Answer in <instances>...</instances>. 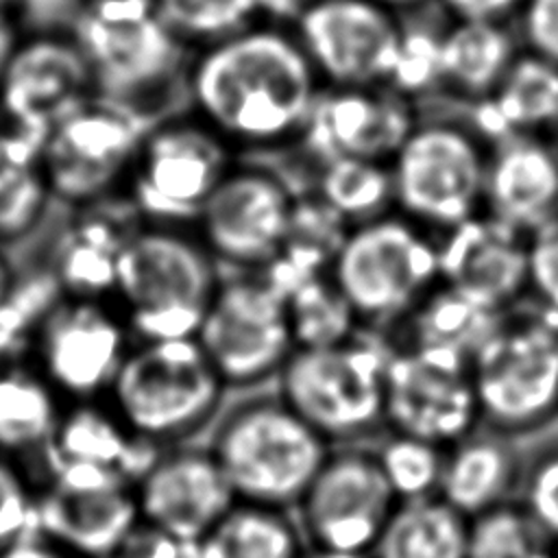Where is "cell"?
I'll use <instances>...</instances> for the list:
<instances>
[{
  "label": "cell",
  "instance_id": "ac0fdd59",
  "mask_svg": "<svg viewBox=\"0 0 558 558\" xmlns=\"http://www.w3.org/2000/svg\"><path fill=\"white\" fill-rule=\"evenodd\" d=\"M92 94V72L72 31H22L0 72V120L44 140Z\"/></svg>",
  "mask_w": 558,
  "mask_h": 558
},
{
  "label": "cell",
  "instance_id": "f546056e",
  "mask_svg": "<svg viewBox=\"0 0 558 558\" xmlns=\"http://www.w3.org/2000/svg\"><path fill=\"white\" fill-rule=\"evenodd\" d=\"M65 399L31 362L0 366V453L20 460L39 458L48 447Z\"/></svg>",
  "mask_w": 558,
  "mask_h": 558
},
{
  "label": "cell",
  "instance_id": "f6af8a7d",
  "mask_svg": "<svg viewBox=\"0 0 558 558\" xmlns=\"http://www.w3.org/2000/svg\"><path fill=\"white\" fill-rule=\"evenodd\" d=\"M85 0H20L22 31H70Z\"/></svg>",
  "mask_w": 558,
  "mask_h": 558
},
{
  "label": "cell",
  "instance_id": "277c9868",
  "mask_svg": "<svg viewBox=\"0 0 558 558\" xmlns=\"http://www.w3.org/2000/svg\"><path fill=\"white\" fill-rule=\"evenodd\" d=\"M220 277L192 225L137 220L118 257L113 301L135 342L194 338Z\"/></svg>",
  "mask_w": 558,
  "mask_h": 558
},
{
  "label": "cell",
  "instance_id": "4dcf8cb0",
  "mask_svg": "<svg viewBox=\"0 0 558 558\" xmlns=\"http://www.w3.org/2000/svg\"><path fill=\"white\" fill-rule=\"evenodd\" d=\"M41 144L39 135L0 120V244L31 235L52 201Z\"/></svg>",
  "mask_w": 558,
  "mask_h": 558
},
{
  "label": "cell",
  "instance_id": "816d5d0a",
  "mask_svg": "<svg viewBox=\"0 0 558 558\" xmlns=\"http://www.w3.org/2000/svg\"><path fill=\"white\" fill-rule=\"evenodd\" d=\"M301 558H368V556H353V554H338V551H325V549L307 547Z\"/></svg>",
  "mask_w": 558,
  "mask_h": 558
},
{
  "label": "cell",
  "instance_id": "ffe728a7",
  "mask_svg": "<svg viewBox=\"0 0 558 558\" xmlns=\"http://www.w3.org/2000/svg\"><path fill=\"white\" fill-rule=\"evenodd\" d=\"M140 521L166 534L201 541L235 495L207 445L163 447L133 486Z\"/></svg>",
  "mask_w": 558,
  "mask_h": 558
},
{
  "label": "cell",
  "instance_id": "83f0119b",
  "mask_svg": "<svg viewBox=\"0 0 558 558\" xmlns=\"http://www.w3.org/2000/svg\"><path fill=\"white\" fill-rule=\"evenodd\" d=\"M469 113L490 142L506 135L551 137L558 124V65L521 48L495 92Z\"/></svg>",
  "mask_w": 558,
  "mask_h": 558
},
{
  "label": "cell",
  "instance_id": "cb8c5ba5",
  "mask_svg": "<svg viewBox=\"0 0 558 558\" xmlns=\"http://www.w3.org/2000/svg\"><path fill=\"white\" fill-rule=\"evenodd\" d=\"M137 220L122 196L72 209L41 259L65 296L113 299L118 257Z\"/></svg>",
  "mask_w": 558,
  "mask_h": 558
},
{
  "label": "cell",
  "instance_id": "9c48e42d",
  "mask_svg": "<svg viewBox=\"0 0 558 558\" xmlns=\"http://www.w3.org/2000/svg\"><path fill=\"white\" fill-rule=\"evenodd\" d=\"M227 392L194 338L142 340L133 342L105 401L133 436L172 447L211 427Z\"/></svg>",
  "mask_w": 558,
  "mask_h": 558
},
{
  "label": "cell",
  "instance_id": "bcb514c9",
  "mask_svg": "<svg viewBox=\"0 0 558 558\" xmlns=\"http://www.w3.org/2000/svg\"><path fill=\"white\" fill-rule=\"evenodd\" d=\"M523 0H434L447 20H493L512 22Z\"/></svg>",
  "mask_w": 558,
  "mask_h": 558
},
{
  "label": "cell",
  "instance_id": "30bf717a",
  "mask_svg": "<svg viewBox=\"0 0 558 558\" xmlns=\"http://www.w3.org/2000/svg\"><path fill=\"white\" fill-rule=\"evenodd\" d=\"M296 198L279 159L235 157L192 227L222 272H264L290 244Z\"/></svg>",
  "mask_w": 558,
  "mask_h": 558
},
{
  "label": "cell",
  "instance_id": "7c38bea8",
  "mask_svg": "<svg viewBox=\"0 0 558 558\" xmlns=\"http://www.w3.org/2000/svg\"><path fill=\"white\" fill-rule=\"evenodd\" d=\"M235 157L192 111L174 109L146 126L122 198L140 220L192 225Z\"/></svg>",
  "mask_w": 558,
  "mask_h": 558
},
{
  "label": "cell",
  "instance_id": "9a60e30c",
  "mask_svg": "<svg viewBox=\"0 0 558 558\" xmlns=\"http://www.w3.org/2000/svg\"><path fill=\"white\" fill-rule=\"evenodd\" d=\"M399 506L371 442L331 447L294 506L307 547L368 556Z\"/></svg>",
  "mask_w": 558,
  "mask_h": 558
},
{
  "label": "cell",
  "instance_id": "f5cc1de1",
  "mask_svg": "<svg viewBox=\"0 0 558 558\" xmlns=\"http://www.w3.org/2000/svg\"><path fill=\"white\" fill-rule=\"evenodd\" d=\"M17 11H20V0H0V13L17 17Z\"/></svg>",
  "mask_w": 558,
  "mask_h": 558
},
{
  "label": "cell",
  "instance_id": "60d3db41",
  "mask_svg": "<svg viewBox=\"0 0 558 558\" xmlns=\"http://www.w3.org/2000/svg\"><path fill=\"white\" fill-rule=\"evenodd\" d=\"M37 486L20 460L0 453V551L35 536Z\"/></svg>",
  "mask_w": 558,
  "mask_h": 558
},
{
  "label": "cell",
  "instance_id": "3957f363",
  "mask_svg": "<svg viewBox=\"0 0 558 558\" xmlns=\"http://www.w3.org/2000/svg\"><path fill=\"white\" fill-rule=\"evenodd\" d=\"M488 135L469 109L427 102L390 157L392 209L442 235L482 214Z\"/></svg>",
  "mask_w": 558,
  "mask_h": 558
},
{
  "label": "cell",
  "instance_id": "52a82bcc",
  "mask_svg": "<svg viewBox=\"0 0 558 558\" xmlns=\"http://www.w3.org/2000/svg\"><path fill=\"white\" fill-rule=\"evenodd\" d=\"M325 272L360 327L388 338L440 281L438 235L392 209L347 227Z\"/></svg>",
  "mask_w": 558,
  "mask_h": 558
},
{
  "label": "cell",
  "instance_id": "4316f807",
  "mask_svg": "<svg viewBox=\"0 0 558 558\" xmlns=\"http://www.w3.org/2000/svg\"><path fill=\"white\" fill-rule=\"evenodd\" d=\"M521 469L517 438L480 425L445 447L438 497L473 519L517 497Z\"/></svg>",
  "mask_w": 558,
  "mask_h": 558
},
{
  "label": "cell",
  "instance_id": "5bb4252c",
  "mask_svg": "<svg viewBox=\"0 0 558 558\" xmlns=\"http://www.w3.org/2000/svg\"><path fill=\"white\" fill-rule=\"evenodd\" d=\"M286 22L323 87L390 85L405 20L381 0H299Z\"/></svg>",
  "mask_w": 558,
  "mask_h": 558
},
{
  "label": "cell",
  "instance_id": "8d00e7d4",
  "mask_svg": "<svg viewBox=\"0 0 558 558\" xmlns=\"http://www.w3.org/2000/svg\"><path fill=\"white\" fill-rule=\"evenodd\" d=\"M163 24L198 50L272 17L268 0H153Z\"/></svg>",
  "mask_w": 558,
  "mask_h": 558
},
{
  "label": "cell",
  "instance_id": "f907efd6",
  "mask_svg": "<svg viewBox=\"0 0 558 558\" xmlns=\"http://www.w3.org/2000/svg\"><path fill=\"white\" fill-rule=\"evenodd\" d=\"M15 275H17V270L13 268L9 255L2 251V244H0V299L9 292Z\"/></svg>",
  "mask_w": 558,
  "mask_h": 558
},
{
  "label": "cell",
  "instance_id": "ee69618b",
  "mask_svg": "<svg viewBox=\"0 0 558 558\" xmlns=\"http://www.w3.org/2000/svg\"><path fill=\"white\" fill-rule=\"evenodd\" d=\"M109 558H203V549L201 541L172 536L140 521Z\"/></svg>",
  "mask_w": 558,
  "mask_h": 558
},
{
  "label": "cell",
  "instance_id": "7dc6e473",
  "mask_svg": "<svg viewBox=\"0 0 558 558\" xmlns=\"http://www.w3.org/2000/svg\"><path fill=\"white\" fill-rule=\"evenodd\" d=\"M0 558H74V556L57 549L54 545H50L37 536H31V538H24V541L2 549Z\"/></svg>",
  "mask_w": 558,
  "mask_h": 558
},
{
  "label": "cell",
  "instance_id": "5b68a950",
  "mask_svg": "<svg viewBox=\"0 0 558 558\" xmlns=\"http://www.w3.org/2000/svg\"><path fill=\"white\" fill-rule=\"evenodd\" d=\"M207 449L235 499L294 510L331 445L270 386L222 408Z\"/></svg>",
  "mask_w": 558,
  "mask_h": 558
},
{
  "label": "cell",
  "instance_id": "d6986e66",
  "mask_svg": "<svg viewBox=\"0 0 558 558\" xmlns=\"http://www.w3.org/2000/svg\"><path fill=\"white\" fill-rule=\"evenodd\" d=\"M421 105L392 85L323 87L301 144L288 157L351 155L390 161L418 120Z\"/></svg>",
  "mask_w": 558,
  "mask_h": 558
},
{
  "label": "cell",
  "instance_id": "e0dca14e",
  "mask_svg": "<svg viewBox=\"0 0 558 558\" xmlns=\"http://www.w3.org/2000/svg\"><path fill=\"white\" fill-rule=\"evenodd\" d=\"M133 342L113 299L63 296L41 323L31 362L68 403L105 399Z\"/></svg>",
  "mask_w": 558,
  "mask_h": 558
},
{
  "label": "cell",
  "instance_id": "ba28073f",
  "mask_svg": "<svg viewBox=\"0 0 558 558\" xmlns=\"http://www.w3.org/2000/svg\"><path fill=\"white\" fill-rule=\"evenodd\" d=\"M388 355V340L366 329L338 344L299 347L272 390L331 447L373 442L386 432Z\"/></svg>",
  "mask_w": 558,
  "mask_h": 558
},
{
  "label": "cell",
  "instance_id": "d590c367",
  "mask_svg": "<svg viewBox=\"0 0 558 558\" xmlns=\"http://www.w3.org/2000/svg\"><path fill=\"white\" fill-rule=\"evenodd\" d=\"M63 296L44 262L17 270L9 292L0 299V366L31 360L41 323Z\"/></svg>",
  "mask_w": 558,
  "mask_h": 558
},
{
  "label": "cell",
  "instance_id": "c3c4849f",
  "mask_svg": "<svg viewBox=\"0 0 558 558\" xmlns=\"http://www.w3.org/2000/svg\"><path fill=\"white\" fill-rule=\"evenodd\" d=\"M20 35H22V26H20L17 17L0 13V72H2L4 63L9 61Z\"/></svg>",
  "mask_w": 558,
  "mask_h": 558
},
{
  "label": "cell",
  "instance_id": "e575fe53",
  "mask_svg": "<svg viewBox=\"0 0 558 558\" xmlns=\"http://www.w3.org/2000/svg\"><path fill=\"white\" fill-rule=\"evenodd\" d=\"M283 290L296 349L338 344L364 331L325 270L301 275L283 283Z\"/></svg>",
  "mask_w": 558,
  "mask_h": 558
},
{
  "label": "cell",
  "instance_id": "8992f818",
  "mask_svg": "<svg viewBox=\"0 0 558 558\" xmlns=\"http://www.w3.org/2000/svg\"><path fill=\"white\" fill-rule=\"evenodd\" d=\"M480 423L523 438L558 421V314L530 299L501 312L469 355Z\"/></svg>",
  "mask_w": 558,
  "mask_h": 558
},
{
  "label": "cell",
  "instance_id": "6da1fadb",
  "mask_svg": "<svg viewBox=\"0 0 558 558\" xmlns=\"http://www.w3.org/2000/svg\"><path fill=\"white\" fill-rule=\"evenodd\" d=\"M320 92L290 24L266 17L192 50L183 107L238 157L283 159L301 144Z\"/></svg>",
  "mask_w": 558,
  "mask_h": 558
},
{
  "label": "cell",
  "instance_id": "db71d44e",
  "mask_svg": "<svg viewBox=\"0 0 558 558\" xmlns=\"http://www.w3.org/2000/svg\"><path fill=\"white\" fill-rule=\"evenodd\" d=\"M551 142H554L556 148H558V124H556V129H554V133H551Z\"/></svg>",
  "mask_w": 558,
  "mask_h": 558
},
{
  "label": "cell",
  "instance_id": "ab89813d",
  "mask_svg": "<svg viewBox=\"0 0 558 558\" xmlns=\"http://www.w3.org/2000/svg\"><path fill=\"white\" fill-rule=\"evenodd\" d=\"M538 527L558 545V438L523 456L514 497Z\"/></svg>",
  "mask_w": 558,
  "mask_h": 558
},
{
  "label": "cell",
  "instance_id": "681fc988",
  "mask_svg": "<svg viewBox=\"0 0 558 558\" xmlns=\"http://www.w3.org/2000/svg\"><path fill=\"white\" fill-rule=\"evenodd\" d=\"M384 4H388L390 9H395L401 15H412L418 11H425L429 7H434V0H381Z\"/></svg>",
  "mask_w": 558,
  "mask_h": 558
},
{
  "label": "cell",
  "instance_id": "f35d334b",
  "mask_svg": "<svg viewBox=\"0 0 558 558\" xmlns=\"http://www.w3.org/2000/svg\"><path fill=\"white\" fill-rule=\"evenodd\" d=\"M371 445L379 469L399 501L438 495L445 447L388 429Z\"/></svg>",
  "mask_w": 558,
  "mask_h": 558
},
{
  "label": "cell",
  "instance_id": "4fadbf2b",
  "mask_svg": "<svg viewBox=\"0 0 558 558\" xmlns=\"http://www.w3.org/2000/svg\"><path fill=\"white\" fill-rule=\"evenodd\" d=\"M150 122L98 94L70 109L41 144L52 198L70 209L120 198Z\"/></svg>",
  "mask_w": 558,
  "mask_h": 558
},
{
  "label": "cell",
  "instance_id": "f1b7e54d",
  "mask_svg": "<svg viewBox=\"0 0 558 558\" xmlns=\"http://www.w3.org/2000/svg\"><path fill=\"white\" fill-rule=\"evenodd\" d=\"M299 192L312 194L347 227L392 211L388 161L333 155L323 159H279Z\"/></svg>",
  "mask_w": 558,
  "mask_h": 558
},
{
  "label": "cell",
  "instance_id": "d6a6232c",
  "mask_svg": "<svg viewBox=\"0 0 558 558\" xmlns=\"http://www.w3.org/2000/svg\"><path fill=\"white\" fill-rule=\"evenodd\" d=\"M469 519L436 497L399 501L368 558H466Z\"/></svg>",
  "mask_w": 558,
  "mask_h": 558
},
{
  "label": "cell",
  "instance_id": "7bdbcfd3",
  "mask_svg": "<svg viewBox=\"0 0 558 558\" xmlns=\"http://www.w3.org/2000/svg\"><path fill=\"white\" fill-rule=\"evenodd\" d=\"M512 26L521 48L558 65V0H523Z\"/></svg>",
  "mask_w": 558,
  "mask_h": 558
},
{
  "label": "cell",
  "instance_id": "8fae6325",
  "mask_svg": "<svg viewBox=\"0 0 558 558\" xmlns=\"http://www.w3.org/2000/svg\"><path fill=\"white\" fill-rule=\"evenodd\" d=\"M194 340L227 390L272 386L296 349L283 286L266 270L222 272Z\"/></svg>",
  "mask_w": 558,
  "mask_h": 558
},
{
  "label": "cell",
  "instance_id": "44dd1931",
  "mask_svg": "<svg viewBox=\"0 0 558 558\" xmlns=\"http://www.w3.org/2000/svg\"><path fill=\"white\" fill-rule=\"evenodd\" d=\"M440 281L490 314L527 301V235L480 214L438 235Z\"/></svg>",
  "mask_w": 558,
  "mask_h": 558
},
{
  "label": "cell",
  "instance_id": "b9f144b4",
  "mask_svg": "<svg viewBox=\"0 0 558 558\" xmlns=\"http://www.w3.org/2000/svg\"><path fill=\"white\" fill-rule=\"evenodd\" d=\"M527 299L558 314V216L527 235Z\"/></svg>",
  "mask_w": 558,
  "mask_h": 558
},
{
  "label": "cell",
  "instance_id": "7402d4cb",
  "mask_svg": "<svg viewBox=\"0 0 558 558\" xmlns=\"http://www.w3.org/2000/svg\"><path fill=\"white\" fill-rule=\"evenodd\" d=\"M140 523L129 484L37 486L35 536L74 558H109Z\"/></svg>",
  "mask_w": 558,
  "mask_h": 558
},
{
  "label": "cell",
  "instance_id": "484cf974",
  "mask_svg": "<svg viewBox=\"0 0 558 558\" xmlns=\"http://www.w3.org/2000/svg\"><path fill=\"white\" fill-rule=\"evenodd\" d=\"M521 41L512 22L447 20L438 33V83L434 102L462 109L482 105L499 85Z\"/></svg>",
  "mask_w": 558,
  "mask_h": 558
},
{
  "label": "cell",
  "instance_id": "7a4b0ae2",
  "mask_svg": "<svg viewBox=\"0 0 558 558\" xmlns=\"http://www.w3.org/2000/svg\"><path fill=\"white\" fill-rule=\"evenodd\" d=\"M70 31L94 94L146 120L183 107L192 50L163 24L153 0H85Z\"/></svg>",
  "mask_w": 558,
  "mask_h": 558
},
{
  "label": "cell",
  "instance_id": "74e56055",
  "mask_svg": "<svg viewBox=\"0 0 558 558\" xmlns=\"http://www.w3.org/2000/svg\"><path fill=\"white\" fill-rule=\"evenodd\" d=\"M558 545L512 499L469 519L466 558H556Z\"/></svg>",
  "mask_w": 558,
  "mask_h": 558
},
{
  "label": "cell",
  "instance_id": "2e32d148",
  "mask_svg": "<svg viewBox=\"0 0 558 558\" xmlns=\"http://www.w3.org/2000/svg\"><path fill=\"white\" fill-rule=\"evenodd\" d=\"M390 344V342H388ZM386 429L449 447L480 427L469 355L423 344H390Z\"/></svg>",
  "mask_w": 558,
  "mask_h": 558
},
{
  "label": "cell",
  "instance_id": "d4e9b609",
  "mask_svg": "<svg viewBox=\"0 0 558 558\" xmlns=\"http://www.w3.org/2000/svg\"><path fill=\"white\" fill-rule=\"evenodd\" d=\"M161 449L133 436L105 399H92L65 403L39 460L46 473L54 469H100L113 471L135 486Z\"/></svg>",
  "mask_w": 558,
  "mask_h": 558
},
{
  "label": "cell",
  "instance_id": "1f68e13d",
  "mask_svg": "<svg viewBox=\"0 0 558 558\" xmlns=\"http://www.w3.org/2000/svg\"><path fill=\"white\" fill-rule=\"evenodd\" d=\"M201 549L203 558H301L307 541L288 508L235 499Z\"/></svg>",
  "mask_w": 558,
  "mask_h": 558
},
{
  "label": "cell",
  "instance_id": "603a6c76",
  "mask_svg": "<svg viewBox=\"0 0 558 558\" xmlns=\"http://www.w3.org/2000/svg\"><path fill=\"white\" fill-rule=\"evenodd\" d=\"M482 214L523 235L558 216V148L551 137L490 142Z\"/></svg>",
  "mask_w": 558,
  "mask_h": 558
},
{
  "label": "cell",
  "instance_id": "836d02e7",
  "mask_svg": "<svg viewBox=\"0 0 558 558\" xmlns=\"http://www.w3.org/2000/svg\"><path fill=\"white\" fill-rule=\"evenodd\" d=\"M497 316L499 314L486 312L445 281H438L386 340L390 344L442 347L471 355Z\"/></svg>",
  "mask_w": 558,
  "mask_h": 558
}]
</instances>
